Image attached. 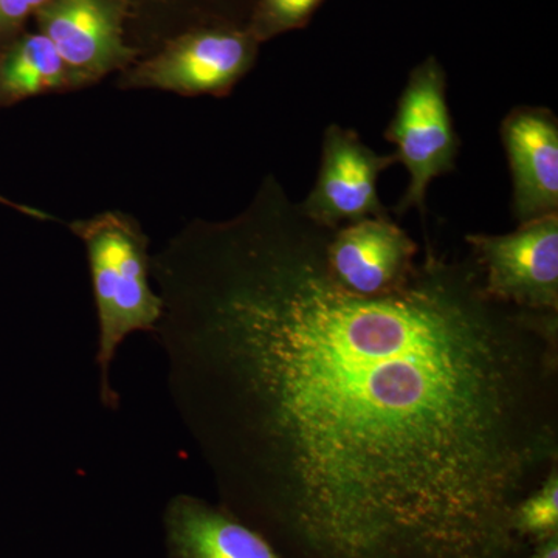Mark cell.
<instances>
[{"label":"cell","instance_id":"6da1fadb","mask_svg":"<svg viewBox=\"0 0 558 558\" xmlns=\"http://www.w3.org/2000/svg\"><path fill=\"white\" fill-rule=\"evenodd\" d=\"M274 174L150 256L180 422L223 508L286 558H526L513 512L558 469V314L427 248L376 295Z\"/></svg>","mask_w":558,"mask_h":558},{"label":"cell","instance_id":"7a4b0ae2","mask_svg":"<svg viewBox=\"0 0 558 558\" xmlns=\"http://www.w3.org/2000/svg\"><path fill=\"white\" fill-rule=\"evenodd\" d=\"M87 253L98 318L97 365L100 398L109 410L119 409L110 384L117 352L135 332H156L163 312L150 277L149 238L137 219L117 209L68 223Z\"/></svg>","mask_w":558,"mask_h":558},{"label":"cell","instance_id":"3957f363","mask_svg":"<svg viewBox=\"0 0 558 558\" xmlns=\"http://www.w3.org/2000/svg\"><path fill=\"white\" fill-rule=\"evenodd\" d=\"M256 51L258 40L248 31L194 28L123 70L116 86L121 90L222 98L247 75L255 64Z\"/></svg>","mask_w":558,"mask_h":558},{"label":"cell","instance_id":"277c9868","mask_svg":"<svg viewBox=\"0 0 558 558\" xmlns=\"http://www.w3.org/2000/svg\"><path fill=\"white\" fill-rule=\"evenodd\" d=\"M385 138L396 145V160L410 172L409 190L395 211H427L429 183L457 168L459 138L447 105V76L435 58L418 64L400 95Z\"/></svg>","mask_w":558,"mask_h":558},{"label":"cell","instance_id":"5b68a950","mask_svg":"<svg viewBox=\"0 0 558 558\" xmlns=\"http://www.w3.org/2000/svg\"><path fill=\"white\" fill-rule=\"evenodd\" d=\"M492 299L520 310L558 314V213L509 234H468Z\"/></svg>","mask_w":558,"mask_h":558},{"label":"cell","instance_id":"8992f818","mask_svg":"<svg viewBox=\"0 0 558 558\" xmlns=\"http://www.w3.org/2000/svg\"><path fill=\"white\" fill-rule=\"evenodd\" d=\"M35 14L78 90L140 60L128 40V11L120 0H51Z\"/></svg>","mask_w":558,"mask_h":558},{"label":"cell","instance_id":"52a82bcc","mask_svg":"<svg viewBox=\"0 0 558 558\" xmlns=\"http://www.w3.org/2000/svg\"><path fill=\"white\" fill-rule=\"evenodd\" d=\"M360 140L357 132L330 124L323 137L322 167L310 196L300 202L304 215L319 226L339 229L369 218H389L377 180L396 163Z\"/></svg>","mask_w":558,"mask_h":558},{"label":"cell","instance_id":"ba28073f","mask_svg":"<svg viewBox=\"0 0 558 558\" xmlns=\"http://www.w3.org/2000/svg\"><path fill=\"white\" fill-rule=\"evenodd\" d=\"M418 247L391 218H369L330 231L326 258L343 288L376 295L398 288L416 267Z\"/></svg>","mask_w":558,"mask_h":558},{"label":"cell","instance_id":"9c48e42d","mask_svg":"<svg viewBox=\"0 0 558 558\" xmlns=\"http://www.w3.org/2000/svg\"><path fill=\"white\" fill-rule=\"evenodd\" d=\"M520 223L558 213V120L553 110L519 106L501 123Z\"/></svg>","mask_w":558,"mask_h":558},{"label":"cell","instance_id":"30bf717a","mask_svg":"<svg viewBox=\"0 0 558 558\" xmlns=\"http://www.w3.org/2000/svg\"><path fill=\"white\" fill-rule=\"evenodd\" d=\"M163 526L170 558H286L231 510L193 495L168 502Z\"/></svg>","mask_w":558,"mask_h":558},{"label":"cell","instance_id":"8fae6325","mask_svg":"<svg viewBox=\"0 0 558 558\" xmlns=\"http://www.w3.org/2000/svg\"><path fill=\"white\" fill-rule=\"evenodd\" d=\"M78 90L68 65L43 33H27L0 54V108L46 94Z\"/></svg>","mask_w":558,"mask_h":558},{"label":"cell","instance_id":"7c38bea8","mask_svg":"<svg viewBox=\"0 0 558 558\" xmlns=\"http://www.w3.org/2000/svg\"><path fill=\"white\" fill-rule=\"evenodd\" d=\"M128 11L126 31L135 28L134 49L153 53L161 46L189 32L180 0H120Z\"/></svg>","mask_w":558,"mask_h":558},{"label":"cell","instance_id":"4fadbf2b","mask_svg":"<svg viewBox=\"0 0 558 558\" xmlns=\"http://www.w3.org/2000/svg\"><path fill=\"white\" fill-rule=\"evenodd\" d=\"M513 529L529 545L558 534V469L526 498L521 499L513 512Z\"/></svg>","mask_w":558,"mask_h":558},{"label":"cell","instance_id":"5bb4252c","mask_svg":"<svg viewBox=\"0 0 558 558\" xmlns=\"http://www.w3.org/2000/svg\"><path fill=\"white\" fill-rule=\"evenodd\" d=\"M322 0H259L252 33L256 40L301 27Z\"/></svg>","mask_w":558,"mask_h":558},{"label":"cell","instance_id":"9a60e30c","mask_svg":"<svg viewBox=\"0 0 558 558\" xmlns=\"http://www.w3.org/2000/svg\"><path fill=\"white\" fill-rule=\"evenodd\" d=\"M51 0H0V33L14 32Z\"/></svg>","mask_w":558,"mask_h":558},{"label":"cell","instance_id":"2e32d148","mask_svg":"<svg viewBox=\"0 0 558 558\" xmlns=\"http://www.w3.org/2000/svg\"><path fill=\"white\" fill-rule=\"evenodd\" d=\"M0 205H2V207L13 209V211L21 213V215L27 216V218L40 220V222L57 220L54 216L49 215V213L44 211V209L32 207V205L27 204H21V202L11 201L10 197L3 196L2 193H0Z\"/></svg>","mask_w":558,"mask_h":558},{"label":"cell","instance_id":"e0dca14e","mask_svg":"<svg viewBox=\"0 0 558 558\" xmlns=\"http://www.w3.org/2000/svg\"><path fill=\"white\" fill-rule=\"evenodd\" d=\"M526 558H558V534L532 543Z\"/></svg>","mask_w":558,"mask_h":558}]
</instances>
